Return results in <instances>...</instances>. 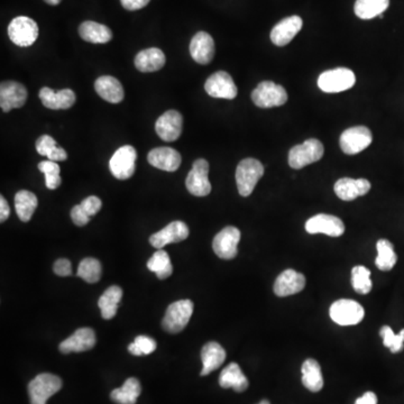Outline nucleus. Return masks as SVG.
<instances>
[{
	"label": "nucleus",
	"mask_w": 404,
	"mask_h": 404,
	"mask_svg": "<svg viewBox=\"0 0 404 404\" xmlns=\"http://www.w3.org/2000/svg\"><path fill=\"white\" fill-rule=\"evenodd\" d=\"M264 166L256 159H244L237 165V189L242 197H248L255 189L256 184L263 176Z\"/></svg>",
	"instance_id": "obj_1"
},
{
	"label": "nucleus",
	"mask_w": 404,
	"mask_h": 404,
	"mask_svg": "<svg viewBox=\"0 0 404 404\" xmlns=\"http://www.w3.org/2000/svg\"><path fill=\"white\" fill-rule=\"evenodd\" d=\"M193 314L191 300H180L169 306L163 318L162 327L166 333L179 334L188 326Z\"/></svg>",
	"instance_id": "obj_2"
},
{
	"label": "nucleus",
	"mask_w": 404,
	"mask_h": 404,
	"mask_svg": "<svg viewBox=\"0 0 404 404\" xmlns=\"http://www.w3.org/2000/svg\"><path fill=\"white\" fill-rule=\"evenodd\" d=\"M62 388V381L59 376L43 373L38 375L28 384L31 404H46L51 396L58 393Z\"/></svg>",
	"instance_id": "obj_3"
},
{
	"label": "nucleus",
	"mask_w": 404,
	"mask_h": 404,
	"mask_svg": "<svg viewBox=\"0 0 404 404\" xmlns=\"http://www.w3.org/2000/svg\"><path fill=\"white\" fill-rule=\"evenodd\" d=\"M324 145L316 139H307L300 145L292 147L289 153V164L294 170L318 162L324 156Z\"/></svg>",
	"instance_id": "obj_4"
},
{
	"label": "nucleus",
	"mask_w": 404,
	"mask_h": 404,
	"mask_svg": "<svg viewBox=\"0 0 404 404\" xmlns=\"http://www.w3.org/2000/svg\"><path fill=\"white\" fill-rule=\"evenodd\" d=\"M356 83L354 72L347 68H337L322 72L318 79V85L324 92L337 93L349 90Z\"/></svg>",
	"instance_id": "obj_5"
},
{
	"label": "nucleus",
	"mask_w": 404,
	"mask_h": 404,
	"mask_svg": "<svg viewBox=\"0 0 404 404\" xmlns=\"http://www.w3.org/2000/svg\"><path fill=\"white\" fill-rule=\"evenodd\" d=\"M252 100L260 108H273L287 102V93L282 85L272 81H263L253 91Z\"/></svg>",
	"instance_id": "obj_6"
},
{
	"label": "nucleus",
	"mask_w": 404,
	"mask_h": 404,
	"mask_svg": "<svg viewBox=\"0 0 404 404\" xmlns=\"http://www.w3.org/2000/svg\"><path fill=\"white\" fill-rule=\"evenodd\" d=\"M329 314L339 326H354L364 319L365 312L356 301L341 299L331 304Z\"/></svg>",
	"instance_id": "obj_7"
},
{
	"label": "nucleus",
	"mask_w": 404,
	"mask_h": 404,
	"mask_svg": "<svg viewBox=\"0 0 404 404\" xmlns=\"http://www.w3.org/2000/svg\"><path fill=\"white\" fill-rule=\"evenodd\" d=\"M9 36L11 42L17 46L27 48L33 46L38 38V24L30 17H16L9 24Z\"/></svg>",
	"instance_id": "obj_8"
},
{
	"label": "nucleus",
	"mask_w": 404,
	"mask_h": 404,
	"mask_svg": "<svg viewBox=\"0 0 404 404\" xmlns=\"http://www.w3.org/2000/svg\"><path fill=\"white\" fill-rule=\"evenodd\" d=\"M137 152L131 145H125L115 152L110 159V169L112 176L118 180L132 178L136 170Z\"/></svg>",
	"instance_id": "obj_9"
},
{
	"label": "nucleus",
	"mask_w": 404,
	"mask_h": 404,
	"mask_svg": "<svg viewBox=\"0 0 404 404\" xmlns=\"http://www.w3.org/2000/svg\"><path fill=\"white\" fill-rule=\"evenodd\" d=\"M373 141L372 132L365 126L349 128L341 134L339 145L347 155L358 154L370 147Z\"/></svg>",
	"instance_id": "obj_10"
},
{
	"label": "nucleus",
	"mask_w": 404,
	"mask_h": 404,
	"mask_svg": "<svg viewBox=\"0 0 404 404\" xmlns=\"http://www.w3.org/2000/svg\"><path fill=\"white\" fill-rule=\"evenodd\" d=\"M209 163L205 159L194 161L191 171L186 176V189L196 197H206L211 192V184L208 179Z\"/></svg>",
	"instance_id": "obj_11"
},
{
	"label": "nucleus",
	"mask_w": 404,
	"mask_h": 404,
	"mask_svg": "<svg viewBox=\"0 0 404 404\" xmlns=\"http://www.w3.org/2000/svg\"><path fill=\"white\" fill-rule=\"evenodd\" d=\"M206 92L213 98L233 99L238 95V89L232 75L226 71H218L208 78L205 83Z\"/></svg>",
	"instance_id": "obj_12"
},
{
	"label": "nucleus",
	"mask_w": 404,
	"mask_h": 404,
	"mask_svg": "<svg viewBox=\"0 0 404 404\" xmlns=\"http://www.w3.org/2000/svg\"><path fill=\"white\" fill-rule=\"evenodd\" d=\"M240 240V229L234 226L223 228L213 238V248L216 255L223 260H233L236 257L237 246Z\"/></svg>",
	"instance_id": "obj_13"
},
{
	"label": "nucleus",
	"mask_w": 404,
	"mask_h": 404,
	"mask_svg": "<svg viewBox=\"0 0 404 404\" xmlns=\"http://www.w3.org/2000/svg\"><path fill=\"white\" fill-rule=\"evenodd\" d=\"M309 234H324L330 237H339L345 233V225L335 216L319 213L306 223Z\"/></svg>",
	"instance_id": "obj_14"
},
{
	"label": "nucleus",
	"mask_w": 404,
	"mask_h": 404,
	"mask_svg": "<svg viewBox=\"0 0 404 404\" xmlns=\"http://www.w3.org/2000/svg\"><path fill=\"white\" fill-rule=\"evenodd\" d=\"M184 128V117L176 110L164 112L155 122V131L161 139L174 142L181 136Z\"/></svg>",
	"instance_id": "obj_15"
},
{
	"label": "nucleus",
	"mask_w": 404,
	"mask_h": 404,
	"mask_svg": "<svg viewBox=\"0 0 404 404\" xmlns=\"http://www.w3.org/2000/svg\"><path fill=\"white\" fill-rule=\"evenodd\" d=\"M27 100V90L16 81H3L0 85V107L3 112H9L15 108L24 106Z\"/></svg>",
	"instance_id": "obj_16"
},
{
	"label": "nucleus",
	"mask_w": 404,
	"mask_h": 404,
	"mask_svg": "<svg viewBox=\"0 0 404 404\" xmlns=\"http://www.w3.org/2000/svg\"><path fill=\"white\" fill-rule=\"evenodd\" d=\"M189 236V228L184 221H172L160 232L149 237V243L156 250H162L164 246L173 243H180Z\"/></svg>",
	"instance_id": "obj_17"
},
{
	"label": "nucleus",
	"mask_w": 404,
	"mask_h": 404,
	"mask_svg": "<svg viewBox=\"0 0 404 404\" xmlns=\"http://www.w3.org/2000/svg\"><path fill=\"white\" fill-rule=\"evenodd\" d=\"M306 287V277L303 274L299 273L295 270H285L280 274L274 283V293L277 297H289V295L297 294Z\"/></svg>",
	"instance_id": "obj_18"
},
{
	"label": "nucleus",
	"mask_w": 404,
	"mask_h": 404,
	"mask_svg": "<svg viewBox=\"0 0 404 404\" xmlns=\"http://www.w3.org/2000/svg\"><path fill=\"white\" fill-rule=\"evenodd\" d=\"M149 164L159 170L174 172L181 165L182 157L176 149L171 147H156L147 155Z\"/></svg>",
	"instance_id": "obj_19"
},
{
	"label": "nucleus",
	"mask_w": 404,
	"mask_h": 404,
	"mask_svg": "<svg viewBox=\"0 0 404 404\" xmlns=\"http://www.w3.org/2000/svg\"><path fill=\"white\" fill-rule=\"evenodd\" d=\"M96 346V334L91 328H80L71 337L60 344L62 354L83 353Z\"/></svg>",
	"instance_id": "obj_20"
},
{
	"label": "nucleus",
	"mask_w": 404,
	"mask_h": 404,
	"mask_svg": "<svg viewBox=\"0 0 404 404\" xmlns=\"http://www.w3.org/2000/svg\"><path fill=\"white\" fill-rule=\"evenodd\" d=\"M303 26L301 17L290 16L279 21L271 32V41L277 46H285L295 38Z\"/></svg>",
	"instance_id": "obj_21"
},
{
	"label": "nucleus",
	"mask_w": 404,
	"mask_h": 404,
	"mask_svg": "<svg viewBox=\"0 0 404 404\" xmlns=\"http://www.w3.org/2000/svg\"><path fill=\"white\" fill-rule=\"evenodd\" d=\"M335 193L344 201H353L361 196H365L371 190V182L366 179H339L335 184Z\"/></svg>",
	"instance_id": "obj_22"
},
{
	"label": "nucleus",
	"mask_w": 404,
	"mask_h": 404,
	"mask_svg": "<svg viewBox=\"0 0 404 404\" xmlns=\"http://www.w3.org/2000/svg\"><path fill=\"white\" fill-rule=\"evenodd\" d=\"M190 54L192 59L199 64H209L215 56V42L211 35L199 32L194 35L190 43Z\"/></svg>",
	"instance_id": "obj_23"
},
{
	"label": "nucleus",
	"mask_w": 404,
	"mask_h": 404,
	"mask_svg": "<svg viewBox=\"0 0 404 404\" xmlns=\"http://www.w3.org/2000/svg\"><path fill=\"white\" fill-rule=\"evenodd\" d=\"M40 98L46 108L53 110H70L77 100L75 91H72L71 89H63L59 92H55L53 89L48 87L41 89Z\"/></svg>",
	"instance_id": "obj_24"
},
{
	"label": "nucleus",
	"mask_w": 404,
	"mask_h": 404,
	"mask_svg": "<svg viewBox=\"0 0 404 404\" xmlns=\"http://www.w3.org/2000/svg\"><path fill=\"white\" fill-rule=\"evenodd\" d=\"M202 367L201 376L211 374L213 371L218 370L226 359V351L216 341H209L201 349Z\"/></svg>",
	"instance_id": "obj_25"
},
{
	"label": "nucleus",
	"mask_w": 404,
	"mask_h": 404,
	"mask_svg": "<svg viewBox=\"0 0 404 404\" xmlns=\"http://www.w3.org/2000/svg\"><path fill=\"white\" fill-rule=\"evenodd\" d=\"M95 89L101 98L112 104H119L125 96L122 83L116 78L110 75L98 78L95 83Z\"/></svg>",
	"instance_id": "obj_26"
},
{
	"label": "nucleus",
	"mask_w": 404,
	"mask_h": 404,
	"mask_svg": "<svg viewBox=\"0 0 404 404\" xmlns=\"http://www.w3.org/2000/svg\"><path fill=\"white\" fill-rule=\"evenodd\" d=\"M165 59L163 51L157 48H147L139 52L135 58L136 69L141 72H155L164 67Z\"/></svg>",
	"instance_id": "obj_27"
},
{
	"label": "nucleus",
	"mask_w": 404,
	"mask_h": 404,
	"mask_svg": "<svg viewBox=\"0 0 404 404\" xmlns=\"http://www.w3.org/2000/svg\"><path fill=\"white\" fill-rule=\"evenodd\" d=\"M248 380L240 370V365L230 363L223 368L219 376V386L223 388H234L236 392H244L248 390Z\"/></svg>",
	"instance_id": "obj_28"
},
{
	"label": "nucleus",
	"mask_w": 404,
	"mask_h": 404,
	"mask_svg": "<svg viewBox=\"0 0 404 404\" xmlns=\"http://www.w3.org/2000/svg\"><path fill=\"white\" fill-rule=\"evenodd\" d=\"M79 34L83 41L93 44H105L110 42L112 38V32L110 27L91 21H83L79 27Z\"/></svg>",
	"instance_id": "obj_29"
},
{
	"label": "nucleus",
	"mask_w": 404,
	"mask_h": 404,
	"mask_svg": "<svg viewBox=\"0 0 404 404\" xmlns=\"http://www.w3.org/2000/svg\"><path fill=\"white\" fill-rule=\"evenodd\" d=\"M122 298V290L117 285H112L105 291L98 301V307L100 309L101 317L104 319H112L117 314L118 306Z\"/></svg>",
	"instance_id": "obj_30"
},
{
	"label": "nucleus",
	"mask_w": 404,
	"mask_h": 404,
	"mask_svg": "<svg viewBox=\"0 0 404 404\" xmlns=\"http://www.w3.org/2000/svg\"><path fill=\"white\" fill-rule=\"evenodd\" d=\"M302 383L309 391L319 392L324 388V378H322L321 367L316 359L309 358L303 363Z\"/></svg>",
	"instance_id": "obj_31"
},
{
	"label": "nucleus",
	"mask_w": 404,
	"mask_h": 404,
	"mask_svg": "<svg viewBox=\"0 0 404 404\" xmlns=\"http://www.w3.org/2000/svg\"><path fill=\"white\" fill-rule=\"evenodd\" d=\"M141 392L139 381L135 378H129L122 388H116L110 393V399L117 404H136Z\"/></svg>",
	"instance_id": "obj_32"
},
{
	"label": "nucleus",
	"mask_w": 404,
	"mask_h": 404,
	"mask_svg": "<svg viewBox=\"0 0 404 404\" xmlns=\"http://www.w3.org/2000/svg\"><path fill=\"white\" fill-rule=\"evenodd\" d=\"M38 205V197L33 192L21 190L15 196V209H16L17 216L24 223L31 220Z\"/></svg>",
	"instance_id": "obj_33"
},
{
	"label": "nucleus",
	"mask_w": 404,
	"mask_h": 404,
	"mask_svg": "<svg viewBox=\"0 0 404 404\" xmlns=\"http://www.w3.org/2000/svg\"><path fill=\"white\" fill-rule=\"evenodd\" d=\"M36 151L42 156L48 157V160L53 162L65 161L68 159V153L65 149L56 145L55 139L50 135H42L35 144Z\"/></svg>",
	"instance_id": "obj_34"
},
{
	"label": "nucleus",
	"mask_w": 404,
	"mask_h": 404,
	"mask_svg": "<svg viewBox=\"0 0 404 404\" xmlns=\"http://www.w3.org/2000/svg\"><path fill=\"white\" fill-rule=\"evenodd\" d=\"M388 5L390 0H356L354 11L361 19H372L383 15Z\"/></svg>",
	"instance_id": "obj_35"
},
{
	"label": "nucleus",
	"mask_w": 404,
	"mask_h": 404,
	"mask_svg": "<svg viewBox=\"0 0 404 404\" xmlns=\"http://www.w3.org/2000/svg\"><path fill=\"white\" fill-rule=\"evenodd\" d=\"M147 269L160 280L168 279L173 273V266L171 263L170 256L163 250H157L147 261Z\"/></svg>",
	"instance_id": "obj_36"
},
{
	"label": "nucleus",
	"mask_w": 404,
	"mask_h": 404,
	"mask_svg": "<svg viewBox=\"0 0 404 404\" xmlns=\"http://www.w3.org/2000/svg\"><path fill=\"white\" fill-rule=\"evenodd\" d=\"M378 257L375 260V265L381 271H390L393 269L398 261V256L394 252L393 245L388 240H380L376 244Z\"/></svg>",
	"instance_id": "obj_37"
},
{
	"label": "nucleus",
	"mask_w": 404,
	"mask_h": 404,
	"mask_svg": "<svg viewBox=\"0 0 404 404\" xmlns=\"http://www.w3.org/2000/svg\"><path fill=\"white\" fill-rule=\"evenodd\" d=\"M351 285L359 294H367L372 290L371 271L365 266H355L351 271Z\"/></svg>",
	"instance_id": "obj_38"
},
{
	"label": "nucleus",
	"mask_w": 404,
	"mask_h": 404,
	"mask_svg": "<svg viewBox=\"0 0 404 404\" xmlns=\"http://www.w3.org/2000/svg\"><path fill=\"white\" fill-rule=\"evenodd\" d=\"M77 275L88 283H97L101 277V264L96 258H85L79 264Z\"/></svg>",
	"instance_id": "obj_39"
},
{
	"label": "nucleus",
	"mask_w": 404,
	"mask_h": 404,
	"mask_svg": "<svg viewBox=\"0 0 404 404\" xmlns=\"http://www.w3.org/2000/svg\"><path fill=\"white\" fill-rule=\"evenodd\" d=\"M38 170L44 173V176H46V184L48 189L55 190L56 188L61 186L62 180L61 176H60L61 169H60L58 163L50 160L42 161V162L38 163Z\"/></svg>",
	"instance_id": "obj_40"
},
{
	"label": "nucleus",
	"mask_w": 404,
	"mask_h": 404,
	"mask_svg": "<svg viewBox=\"0 0 404 404\" xmlns=\"http://www.w3.org/2000/svg\"><path fill=\"white\" fill-rule=\"evenodd\" d=\"M156 347V341L153 338L139 336L135 338L134 343L128 346V351L134 356H142V355H149V354L154 353Z\"/></svg>",
	"instance_id": "obj_41"
},
{
	"label": "nucleus",
	"mask_w": 404,
	"mask_h": 404,
	"mask_svg": "<svg viewBox=\"0 0 404 404\" xmlns=\"http://www.w3.org/2000/svg\"><path fill=\"white\" fill-rule=\"evenodd\" d=\"M380 334L383 337L384 346L391 349L392 353H399L403 349L404 329L400 331L399 335H395L391 327L384 326V327L381 328Z\"/></svg>",
	"instance_id": "obj_42"
},
{
	"label": "nucleus",
	"mask_w": 404,
	"mask_h": 404,
	"mask_svg": "<svg viewBox=\"0 0 404 404\" xmlns=\"http://www.w3.org/2000/svg\"><path fill=\"white\" fill-rule=\"evenodd\" d=\"M80 205L85 209V213H88V216H90V217H92V216L99 213L101 207H102V202L96 196H90V197L83 200Z\"/></svg>",
	"instance_id": "obj_43"
},
{
	"label": "nucleus",
	"mask_w": 404,
	"mask_h": 404,
	"mask_svg": "<svg viewBox=\"0 0 404 404\" xmlns=\"http://www.w3.org/2000/svg\"><path fill=\"white\" fill-rule=\"evenodd\" d=\"M90 216H88V213H85V209L81 207V205H77L72 208L71 219L73 223L77 225V226H85V225L90 221Z\"/></svg>",
	"instance_id": "obj_44"
},
{
	"label": "nucleus",
	"mask_w": 404,
	"mask_h": 404,
	"mask_svg": "<svg viewBox=\"0 0 404 404\" xmlns=\"http://www.w3.org/2000/svg\"><path fill=\"white\" fill-rule=\"evenodd\" d=\"M54 273L59 277H70L72 274L71 262L65 258L58 260L53 266Z\"/></svg>",
	"instance_id": "obj_45"
},
{
	"label": "nucleus",
	"mask_w": 404,
	"mask_h": 404,
	"mask_svg": "<svg viewBox=\"0 0 404 404\" xmlns=\"http://www.w3.org/2000/svg\"><path fill=\"white\" fill-rule=\"evenodd\" d=\"M149 1L151 0H120L122 7L131 11L144 9L145 6L149 5Z\"/></svg>",
	"instance_id": "obj_46"
},
{
	"label": "nucleus",
	"mask_w": 404,
	"mask_h": 404,
	"mask_svg": "<svg viewBox=\"0 0 404 404\" xmlns=\"http://www.w3.org/2000/svg\"><path fill=\"white\" fill-rule=\"evenodd\" d=\"M11 215V208H9V202L6 201L5 198L0 197V221H4L9 219Z\"/></svg>",
	"instance_id": "obj_47"
},
{
	"label": "nucleus",
	"mask_w": 404,
	"mask_h": 404,
	"mask_svg": "<svg viewBox=\"0 0 404 404\" xmlns=\"http://www.w3.org/2000/svg\"><path fill=\"white\" fill-rule=\"evenodd\" d=\"M355 404H378V396L373 392H366L364 395L356 400Z\"/></svg>",
	"instance_id": "obj_48"
},
{
	"label": "nucleus",
	"mask_w": 404,
	"mask_h": 404,
	"mask_svg": "<svg viewBox=\"0 0 404 404\" xmlns=\"http://www.w3.org/2000/svg\"><path fill=\"white\" fill-rule=\"evenodd\" d=\"M44 1H46V4H48V5L56 6L59 5L62 0H44Z\"/></svg>",
	"instance_id": "obj_49"
},
{
	"label": "nucleus",
	"mask_w": 404,
	"mask_h": 404,
	"mask_svg": "<svg viewBox=\"0 0 404 404\" xmlns=\"http://www.w3.org/2000/svg\"><path fill=\"white\" fill-rule=\"evenodd\" d=\"M258 404H271V403H270V402L267 401V400H263V401L260 402V403Z\"/></svg>",
	"instance_id": "obj_50"
}]
</instances>
